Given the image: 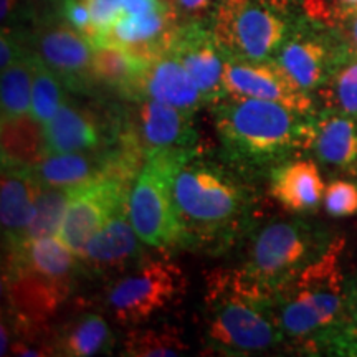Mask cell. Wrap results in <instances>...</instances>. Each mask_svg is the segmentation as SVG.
I'll return each instance as SVG.
<instances>
[{"instance_id": "35", "label": "cell", "mask_w": 357, "mask_h": 357, "mask_svg": "<svg viewBox=\"0 0 357 357\" xmlns=\"http://www.w3.org/2000/svg\"><path fill=\"white\" fill-rule=\"evenodd\" d=\"M25 53L26 48L22 47L20 38H17L10 29L3 26L2 35H0V68H8L19 58L24 56Z\"/></svg>"}, {"instance_id": "24", "label": "cell", "mask_w": 357, "mask_h": 357, "mask_svg": "<svg viewBox=\"0 0 357 357\" xmlns=\"http://www.w3.org/2000/svg\"><path fill=\"white\" fill-rule=\"evenodd\" d=\"M318 95L326 109L357 119V53L344 47Z\"/></svg>"}, {"instance_id": "40", "label": "cell", "mask_w": 357, "mask_h": 357, "mask_svg": "<svg viewBox=\"0 0 357 357\" xmlns=\"http://www.w3.org/2000/svg\"><path fill=\"white\" fill-rule=\"evenodd\" d=\"M33 2H37V3H40V6H43V7H60V2L61 0H33Z\"/></svg>"}, {"instance_id": "4", "label": "cell", "mask_w": 357, "mask_h": 357, "mask_svg": "<svg viewBox=\"0 0 357 357\" xmlns=\"http://www.w3.org/2000/svg\"><path fill=\"white\" fill-rule=\"evenodd\" d=\"M192 151H162L146 159L128 200V213L142 243L158 250L182 248L184 230L174 199V177Z\"/></svg>"}, {"instance_id": "38", "label": "cell", "mask_w": 357, "mask_h": 357, "mask_svg": "<svg viewBox=\"0 0 357 357\" xmlns=\"http://www.w3.org/2000/svg\"><path fill=\"white\" fill-rule=\"evenodd\" d=\"M10 342H12L10 323H6V319H2V326H0V356L3 357L8 354Z\"/></svg>"}, {"instance_id": "2", "label": "cell", "mask_w": 357, "mask_h": 357, "mask_svg": "<svg viewBox=\"0 0 357 357\" xmlns=\"http://www.w3.org/2000/svg\"><path fill=\"white\" fill-rule=\"evenodd\" d=\"M230 164L187 155L174 177V199L184 230L182 248L220 247L245 230L255 197Z\"/></svg>"}, {"instance_id": "11", "label": "cell", "mask_w": 357, "mask_h": 357, "mask_svg": "<svg viewBox=\"0 0 357 357\" xmlns=\"http://www.w3.org/2000/svg\"><path fill=\"white\" fill-rule=\"evenodd\" d=\"M225 95L275 101L303 114H312L314 101L281 68L275 58L240 60L227 56L223 68Z\"/></svg>"}, {"instance_id": "5", "label": "cell", "mask_w": 357, "mask_h": 357, "mask_svg": "<svg viewBox=\"0 0 357 357\" xmlns=\"http://www.w3.org/2000/svg\"><path fill=\"white\" fill-rule=\"evenodd\" d=\"M208 26L229 58L268 60L294 25L283 0H220Z\"/></svg>"}, {"instance_id": "18", "label": "cell", "mask_w": 357, "mask_h": 357, "mask_svg": "<svg viewBox=\"0 0 357 357\" xmlns=\"http://www.w3.org/2000/svg\"><path fill=\"white\" fill-rule=\"evenodd\" d=\"M40 184L32 169L2 166L0 181V222L3 245L10 250L25 242L35 215V199Z\"/></svg>"}, {"instance_id": "13", "label": "cell", "mask_w": 357, "mask_h": 357, "mask_svg": "<svg viewBox=\"0 0 357 357\" xmlns=\"http://www.w3.org/2000/svg\"><path fill=\"white\" fill-rule=\"evenodd\" d=\"M169 53L187 70L205 96L215 102L225 96L223 68L227 55L204 22L181 24L174 33Z\"/></svg>"}, {"instance_id": "32", "label": "cell", "mask_w": 357, "mask_h": 357, "mask_svg": "<svg viewBox=\"0 0 357 357\" xmlns=\"http://www.w3.org/2000/svg\"><path fill=\"white\" fill-rule=\"evenodd\" d=\"M357 8V0H306L305 10L311 20H321L324 25L331 26L333 20L341 13Z\"/></svg>"}, {"instance_id": "16", "label": "cell", "mask_w": 357, "mask_h": 357, "mask_svg": "<svg viewBox=\"0 0 357 357\" xmlns=\"http://www.w3.org/2000/svg\"><path fill=\"white\" fill-rule=\"evenodd\" d=\"M43 132L47 155L101 151L118 139V136L109 139L106 128L95 113L68 101L45 124Z\"/></svg>"}, {"instance_id": "19", "label": "cell", "mask_w": 357, "mask_h": 357, "mask_svg": "<svg viewBox=\"0 0 357 357\" xmlns=\"http://www.w3.org/2000/svg\"><path fill=\"white\" fill-rule=\"evenodd\" d=\"M310 151L326 167L354 171L357 166L356 118L333 109H324L314 116Z\"/></svg>"}, {"instance_id": "17", "label": "cell", "mask_w": 357, "mask_h": 357, "mask_svg": "<svg viewBox=\"0 0 357 357\" xmlns=\"http://www.w3.org/2000/svg\"><path fill=\"white\" fill-rule=\"evenodd\" d=\"M181 25L177 15L167 7L142 15L123 17L113 25L106 37L96 43H114L126 48L136 56L151 61L169 52L176 29Z\"/></svg>"}, {"instance_id": "7", "label": "cell", "mask_w": 357, "mask_h": 357, "mask_svg": "<svg viewBox=\"0 0 357 357\" xmlns=\"http://www.w3.org/2000/svg\"><path fill=\"white\" fill-rule=\"evenodd\" d=\"M132 102L118 124V139L142 158L162 151L199 149L190 113L147 98Z\"/></svg>"}, {"instance_id": "21", "label": "cell", "mask_w": 357, "mask_h": 357, "mask_svg": "<svg viewBox=\"0 0 357 357\" xmlns=\"http://www.w3.org/2000/svg\"><path fill=\"white\" fill-rule=\"evenodd\" d=\"M149 65L126 48L114 43H96L93 52V75L96 83L113 88L128 101H134L142 75Z\"/></svg>"}, {"instance_id": "15", "label": "cell", "mask_w": 357, "mask_h": 357, "mask_svg": "<svg viewBox=\"0 0 357 357\" xmlns=\"http://www.w3.org/2000/svg\"><path fill=\"white\" fill-rule=\"evenodd\" d=\"M146 98L190 114L211 105V100L200 91L187 70L169 52L155 56L147 65L134 101Z\"/></svg>"}, {"instance_id": "26", "label": "cell", "mask_w": 357, "mask_h": 357, "mask_svg": "<svg viewBox=\"0 0 357 357\" xmlns=\"http://www.w3.org/2000/svg\"><path fill=\"white\" fill-rule=\"evenodd\" d=\"M189 349L178 328L162 324L158 328H134L124 339L123 356L129 357H171Z\"/></svg>"}, {"instance_id": "25", "label": "cell", "mask_w": 357, "mask_h": 357, "mask_svg": "<svg viewBox=\"0 0 357 357\" xmlns=\"http://www.w3.org/2000/svg\"><path fill=\"white\" fill-rule=\"evenodd\" d=\"M33 58L29 48L15 63L2 70L0 78V108L2 119L30 114L32 109Z\"/></svg>"}, {"instance_id": "10", "label": "cell", "mask_w": 357, "mask_h": 357, "mask_svg": "<svg viewBox=\"0 0 357 357\" xmlns=\"http://www.w3.org/2000/svg\"><path fill=\"white\" fill-rule=\"evenodd\" d=\"M30 52H33L68 89L77 93H91L96 86L93 75L91 40L77 32L66 22H47L30 38Z\"/></svg>"}, {"instance_id": "34", "label": "cell", "mask_w": 357, "mask_h": 357, "mask_svg": "<svg viewBox=\"0 0 357 357\" xmlns=\"http://www.w3.org/2000/svg\"><path fill=\"white\" fill-rule=\"evenodd\" d=\"M333 29L339 33L341 42L349 48L351 52L357 53V8L341 13L333 20Z\"/></svg>"}, {"instance_id": "39", "label": "cell", "mask_w": 357, "mask_h": 357, "mask_svg": "<svg viewBox=\"0 0 357 357\" xmlns=\"http://www.w3.org/2000/svg\"><path fill=\"white\" fill-rule=\"evenodd\" d=\"M19 3L20 0H0V20H2V24L12 19V15L19 8Z\"/></svg>"}, {"instance_id": "36", "label": "cell", "mask_w": 357, "mask_h": 357, "mask_svg": "<svg viewBox=\"0 0 357 357\" xmlns=\"http://www.w3.org/2000/svg\"><path fill=\"white\" fill-rule=\"evenodd\" d=\"M166 6L160 3V0H123L124 13L128 15H142L154 10H160Z\"/></svg>"}, {"instance_id": "23", "label": "cell", "mask_w": 357, "mask_h": 357, "mask_svg": "<svg viewBox=\"0 0 357 357\" xmlns=\"http://www.w3.org/2000/svg\"><path fill=\"white\" fill-rule=\"evenodd\" d=\"M45 158L43 124L32 114L2 119V166L33 169Z\"/></svg>"}, {"instance_id": "3", "label": "cell", "mask_w": 357, "mask_h": 357, "mask_svg": "<svg viewBox=\"0 0 357 357\" xmlns=\"http://www.w3.org/2000/svg\"><path fill=\"white\" fill-rule=\"evenodd\" d=\"M275 289L240 270H213L205 293V341L222 354H257L283 341Z\"/></svg>"}, {"instance_id": "30", "label": "cell", "mask_w": 357, "mask_h": 357, "mask_svg": "<svg viewBox=\"0 0 357 357\" xmlns=\"http://www.w3.org/2000/svg\"><path fill=\"white\" fill-rule=\"evenodd\" d=\"M93 22V38L95 43L106 37L113 25L123 17V0H86Z\"/></svg>"}, {"instance_id": "9", "label": "cell", "mask_w": 357, "mask_h": 357, "mask_svg": "<svg viewBox=\"0 0 357 357\" xmlns=\"http://www.w3.org/2000/svg\"><path fill=\"white\" fill-rule=\"evenodd\" d=\"M312 231L303 222H271L258 231L243 270L276 288L312 260Z\"/></svg>"}, {"instance_id": "33", "label": "cell", "mask_w": 357, "mask_h": 357, "mask_svg": "<svg viewBox=\"0 0 357 357\" xmlns=\"http://www.w3.org/2000/svg\"><path fill=\"white\" fill-rule=\"evenodd\" d=\"M220 0H176L174 13L181 24L187 22H204L205 17L211 20L213 10Z\"/></svg>"}, {"instance_id": "29", "label": "cell", "mask_w": 357, "mask_h": 357, "mask_svg": "<svg viewBox=\"0 0 357 357\" xmlns=\"http://www.w3.org/2000/svg\"><path fill=\"white\" fill-rule=\"evenodd\" d=\"M324 211L334 218L352 217L357 213V185L346 178H334L326 185Z\"/></svg>"}, {"instance_id": "14", "label": "cell", "mask_w": 357, "mask_h": 357, "mask_svg": "<svg viewBox=\"0 0 357 357\" xmlns=\"http://www.w3.org/2000/svg\"><path fill=\"white\" fill-rule=\"evenodd\" d=\"M142 240L134 230L128 207L119 211L93 236L79 253L83 271L113 273L137 265L142 258Z\"/></svg>"}, {"instance_id": "37", "label": "cell", "mask_w": 357, "mask_h": 357, "mask_svg": "<svg viewBox=\"0 0 357 357\" xmlns=\"http://www.w3.org/2000/svg\"><path fill=\"white\" fill-rule=\"evenodd\" d=\"M347 306H349L351 326L357 334V283H347Z\"/></svg>"}, {"instance_id": "8", "label": "cell", "mask_w": 357, "mask_h": 357, "mask_svg": "<svg viewBox=\"0 0 357 357\" xmlns=\"http://www.w3.org/2000/svg\"><path fill=\"white\" fill-rule=\"evenodd\" d=\"M134 182L136 181L109 174L77 187L58 230V238L79 257L89 240L116 213L128 207Z\"/></svg>"}, {"instance_id": "12", "label": "cell", "mask_w": 357, "mask_h": 357, "mask_svg": "<svg viewBox=\"0 0 357 357\" xmlns=\"http://www.w3.org/2000/svg\"><path fill=\"white\" fill-rule=\"evenodd\" d=\"M344 47L341 38L294 25L275 60L298 86L311 93L323 86Z\"/></svg>"}, {"instance_id": "6", "label": "cell", "mask_w": 357, "mask_h": 357, "mask_svg": "<svg viewBox=\"0 0 357 357\" xmlns=\"http://www.w3.org/2000/svg\"><path fill=\"white\" fill-rule=\"evenodd\" d=\"M185 291V273L177 263L144 257L129 273L114 281L106 293V305L119 324L137 326L177 305Z\"/></svg>"}, {"instance_id": "27", "label": "cell", "mask_w": 357, "mask_h": 357, "mask_svg": "<svg viewBox=\"0 0 357 357\" xmlns=\"http://www.w3.org/2000/svg\"><path fill=\"white\" fill-rule=\"evenodd\" d=\"M75 189L40 185L35 199V215L26 230V240L56 236Z\"/></svg>"}, {"instance_id": "31", "label": "cell", "mask_w": 357, "mask_h": 357, "mask_svg": "<svg viewBox=\"0 0 357 357\" xmlns=\"http://www.w3.org/2000/svg\"><path fill=\"white\" fill-rule=\"evenodd\" d=\"M61 20H65L70 26L89 40L93 38V22L91 12L86 0H61L60 7H58Z\"/></svg>"}, {"instance_id": "1", "label": "cell", "mask_w": 357, "mask_h": 357, "mask_svg": "<svg viewBox=\"0 0 357 357\" xmlns=\"http://www.w3.org/2000/svg\"><path fill=\"white\" fill-rule=\"evenodd\" d=\"M225 162L238 172H271L310 151L314 116L275 101L225 95L211 105Z\"/></svg>"}, {"instance_id": "28", "label": "cell", "mask_w": 357, "mask_h": 357, "mask_svg": "<svg viewBox=\"0 0 357 357\" xmlns=\"http://www.w3.org/2000/svg\"><path fill=\"white\" fill-rule=\"evenodd\" d=\"M33 86H32V109L30 114L40 124H47L60 106L66 100L65 84L60 78L56 77L55 71H52L47 65L43 63L33 52Z\"/></svg>"}, {"instance_id": "22", "label": "cell", "mask_w": 357, "mask_h": 357, "mask_svg": "<svg viewBox=\"0 0 357 357\" xmlns=\"http://www.w3.org/2000/svg\"><path fill=\"white\" fill-rule=\"evenodd\" d=\"M56 356L91 357L113 349L114 336L108 321L96 312H82L55 334Z\"/></svg>"}, {"instance_id": "20", "label": "cell", "mask_w": 357, "mask_h": 357, "mask_svg": "<svg viewBox=\"0 0 357 357\" xmlns=\"http://www.w3.org/2000/svg\"><path fill=\"white\" fill-rule=\"evenodd\" d=\"M271 195L293 213L316 211L324 197V181L311 159L287 160L270 172Z\"/></svg>"}]
</instances>
